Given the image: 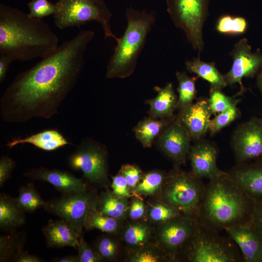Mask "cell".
Masks as SVG:
<instances>
[{
    "mask_svg": "<svg viewBox=\"0 0 262 262\" xmlns=\"http://www.w3.org/2000/svg\"><path fill=\"white\" fill-rule=\"evenodd\" d=\"M180 111L177 119L186 128L191 139L196 142L203 139L213 115L208 98H200Z\"/></svg>",
    "mask_w": 262,
    "mask_h": 262,
    "instance_id": "2e32d148",
    "label": "cell"
},
{
    "mask_svg": "<svg viewBox=\"0 0 262 262\" xmlns=\"http://www.w3.org/2000/svg\"><path fill=\"white\" fill-rule=\"evenodd\" d=\"M16 167V163L13 159L2 156L0 159V187L1 188L8 180Z\"/></svg>",
    "mask_w": 262,
    "mask_h": 262,
    "instance_id": "ee69618b",
    "label": "cell"
},
{
    "mask_svg": "<svg viewBox=\"0 0 262 262\" xmlns=\"http://www.w3.org/2000/svg\"><path fill=\"white\" fill-rule=\"evenodd\" d=\"M255 206L253 200L227 172L205 184L196 220L220 232L228 227L251 224Z\"/></svg>",
    "mask_w": 262,
    "mask_h": 262,
    "instance_id": "3957f363",
    "label": "cell"
},
{
    "mask_svg": "<svg viewBox=\"0 0 262 262\" xmlns=\"http://www.w3.org/2000/svg\"><path fill=\"white\" fill-rule=\"evenodd\" d=\"M191 140L186 128L177 119L162 131L158 143L162 150L178 165L185 162L192 147Z\"/></svg>",
    "mask_w": 262,
    "mask_h": 262,
    "instance_id": "5bb4252c",
    "label": "cell"
},
{
    "mask_svg": "<svg viewBox=\"0 0 262 262\" xmlns=\"http://www.w3.org/2000/svg\"><path fill=\"white\" fill-rule=\"evenodd\" d=\"M205 184L191 172L176 169L166 176L161 194V200L184 216L196 220Z\"/></svg>",
    "mask_w": 262,
    "mask_h": 262,
    "instance_id": "52a82bcc",
    "label": "cell"
},
{
    "mask_svg": "<svg viewBox=\"0 0 262 262\" xmlns=\"http://www.w3.org/2000/svg\"><path fill=\"white\" fill-rule=\"evenodd\" d=\"M228 237L222 236L219 232L197 223L193 234L180 251L178 260L182 258L190 262H244L237 246Z\"/></svg>",
    "mask_w": 262,
    "mask_h": 262,
    "instance_id": "5b68a950",
    "label": "cell"
},
{
    "mask_svg": "<svg viewBox=\"0 0 262 262\" xmlns=\"http://www.w3.org/2000/svg\"><path fill=\"white\" fill-rule=\"evenodd\" d=\"M224 230L237 246L244 262H262V233L251 224L231 226Z\"/></svg>",
    "mask_w": 262,
    "mask_h": 262,
    "instance_id": "e0dca14e",
    "label": "cell"
},
{
    "mask_svg": "<svg viewBox=\"0 0 262 262\" xmlns=\"http://www.w3.org/2000/svg\"><path fill=\"white\" fill-rule=\"evenodd\" d=\"M53 262H80L78 255H69L55 258L51 260Z\"/></svg>",
    "mask_w": 262,
    "mask_h": 262,
    "instance_id": "c3c4849f",
    "label": "cell"
},
{
    "mask_svg": "<svg viewBox=\"0 0 262 262\" xmlns=\"http://www.w3.org/2000/svg\"><path fill=\"white\" fill-rule=\"evenodd\" d=\"M57 35L42 19L4 3L0 4V54L14 61L43 58L58 46Z\"/></svg>",
    "mask_w": 262,
    "mask_h": 262,
    "instance_id": "7a4b0ae2",
    "label": "cell"
},
{
    "mask_svg": "<svg viewBox=\"0 0 262 262\" xmlns=\"http://www.w3.org/2000/svg\"><path fill=\"white\" fill-rule=\"evenodd\" d=\"M240 115V112L235 104L229 109L216 115L211 119L208 131L211 135L219 132L234 121Z\"/></svg>",
    "mask_w": 262,
    "mask_h": 262,
    "instance_id": "e575fe53",
    "label": "cell"
},
{
    "mask_svg": "<svg viewBox=\"0 0 262 262\" xmlns=\"http://www.w3.org/2000/svg\"><path fill=\"white\" fill-rule=\"evenodd\" d=\"M218 155V149L213 142L204 139L196 141L188 155L191 173L199 179L209 180L226 174L217 166Z\"/></svg>",
    "mask_w": 262,
    "mask_h": 262,
    "instance_id": "9a60e30c",
    "label": "cell"
},
{
    "mask_svg": "<svg viewBox=\"0 0 262 262\" xmlns=\"http://www.w3.org/2000/svg\"><path fill=\"white\" fill-rule=\"evenodd\" d=\"M24 175L34 180L48 182L62 194L88 189L87 183L82 179L66 171L41 167L33 168L25 172Z\"/></svg>",
    "mask_w": 262,
    "mask_h": 262,
    "instance_id": "ac0fdd59",
    "label": "cell"
},
{
    "mask_svg": "<svg viewBox=\"0 0 262 262\" xmlns=\"http://www.w3.org/2000/svg\"><path fill=\"white\" fill-rule=\"evenodd\" d=\"M128 198L118 196L107 190L98 196L96 208L103 215L120 220L127 214Z\"/></svg>",
    "mask_w": 262,
    "mask_h": 262,
    "instance_id": "cb8c5ba5",
    "label": "cell"
},
{
    "mask_svg": "<svg viewBox=\"0 0 262 262\" xmlns=\"http://www.w3.org/2000/svg\"><path fill=\"white\" fill-rule=\"evenodd\" d=\"M246 27V21L244 18L227 15L218 20L216 30L224 33L240 34L245 32Z\"/></svg>",
    "mask_w": 262,
    "mask_h": 262,
    "instance_id": "d590c367",
    "label": "cell"
},
{
    "mask_svg": "<svg viewBox=\"0 0 262 262\" xmlns=\"http://www.w3.org/2000/svg\"><path fill=\"white\" fill-rule=\"evenodd\" d=\"M111 188L113 193L119 197L129 198L135 196L131 194L127 180L120 173L112 177Z\"/></svg>",
    "mask_w": 262,
    "mask_h": 262,
    "instance_id": "b9f144b4",
    "label": "cell"
},
{
    "mask_svg": "<svg viewBox=\"0 0 262 262\" xmlns=\"http://www.w3.org/2000/svg\"><path fill=\"white\" fill-rule=\"evenodd\" d=\"M230 146L236 164L262 158V117H253L238 125Z\"/></svg>",
    "mask_w": 262,
    "mask_h": 262,
    "instance_id": "8fae6325",
    "label": "cell"
},
{
    "mask_svg": "<svg viewBox=\"0 0 262 262\" xmlns=\"http://www.w3.org/2000/svg\"><path fill=\"white\" fill-rule=\"evenodd\" d=\"M18 191V195L16 200L25 212L33 213L39 209L44 208L46 201L42 198L33 183L21 186Z\"/></svg>",
    "mask_w": 262,
    "mask_h": 262,
    "instance_id": "1f68e13d",
    "label": "cell"
},
{
    "mask_svg": "<svg viewBox=\"0 0 262 262\" xmlns=\"http://www.w3.org/2000/svg\"><path fill=\"white\" fill-rule=\"evenodd\" d=\"M186 69L208 82L211 88L222 89L227 84L224 76L218 70L213 63L202 61L200 57L185 62Z\"/></svg>",
    "mask_w": 262,
    "mask_h": 262,
    "instance_id": "d4e9b609",
    "label": "cell"
},
{
    "mask_svg": "<svg viewBox=\"0 0 262 262\" xmlns=\"http://www.w3.org/2000/svg\"><path fill=\"white\" fill-rule=\"evenodd\" d=\"M42 230L48 246L51 247L70 246L77 249L79 238L82 235L61 218L49 220Z\"/></svg>",
    "mask_w": 262,
    "mask_h": 262,
    "instance_id": "ffe728a7",
    "label": "cell"
},
{
    "mask_svg": "<svg viewBox=\"0 0 262 262\" xmlns=\"http://www.w3.org/2000/svg\"><path fill=\"white\" fill-rule=\"evenodd\" d=\"M176 75L178 82L177 90L179 93L177 108L180 110L192 104L195 98L197 77H190L184 72L177 71Z\"/></svg>",
    "mask_w": 262,
    "mask_h": 262,
    "instance_id": "4dcf8cb0",
    "label": "cell"
},
{
    "mask_svg": "<svg viewBox=\"0 0 262 262\" xmlns=\"http://www.w3.org/2000/svg\"><path fill=\"white\" fill-rule=\"evenodd\" d=\"M13 61L14 60L10 57L5 54H0V83H2L5 80L9 66Z\"/></svg>",
    "mask_w": 262,
    "mask_h": 262,
    "instance_id": "bcb514c9",
    "label": "cell"
},
{
    "mask_svg": "<svg viewBox=\"0 0 262 262\" xmlns=\"http://www.w3.org/2000/svg\"><path fill=\"white\" fill-rule=\"evenodd\" d=\"M131 262H157L168 260L165 255L148 245L134 250L129 257Z\"/></svg>",
    "mask_w": 262,
    "mask_h": 262,
    "instance_id": "74e56055",
    "label": "cell"
},
{
    "mask_svg": "<svg viewBox=\"0 0 262 262\" xmlns=\"http://www.w3.org/2000/svg\"><path fill=\"white\" fill-rule=\"evenodd\" d=\"M221 89L211 88L208 98L213 115L218 114L237 104L238 99L224 94Z\"/></svg>",
    "mask_w": 262,
    "mask_h": 262,
    "instance_id": "836d02e7",
    "label": "cell"
},
{
    "mask_svg": "<svg viewBox=\"0 0 262 262\" xmlns=\"http://www.w3.org/2000/svg\"><path fill=\"white\" fill-rule=\"evenodd\" d=\"M197 225L195 219L184 216L159 225L157 240L168 260H178L180 251L193 234Z\"/></svg>",
    "mask_w": 262,
    "mask_h": 262,
    "instance_id": "7c38bea8",
    "label": "cell"
},
{
    "mask_svg": "<svg viewBox=\"0 0 262 262\" xmlns=\"http://www.w3.org/2000/svg\"><path fill=\"white\" fill-rule=\"evenodd\" d=\"M251 225L262 233V202L255 204Z\"/></svg>",
    "mask_w": 262,
    "mask_h": 262,
    "instance_id": "f6af8a7d",
    "label": "cell"
},
{
    "mask_svg": "<svg viewBox=\"0 0 262 262\" xmlns=\"http://www.w3.org/2000/svg\"><path fill=\"white\" fill-rule=\"evenodd\" d=\"M26 212L17 204L16 198L1 193L0 195V229L11 232L22 226Z\"/></svg>",
    "mask_w": 262,
    "mask_h": 262,
    "instance_id": "603a6c76",
    "label": "cell"
},
{
    "mask_svg": "<svg viewBox=\"0 0 262 262\" xmlns=\"http://www.w3.org/2000/svg\"><path fill=\"white\" fill-rule=\"evenodd\" d=\"M28 7L30 15L38 19L53 15L56 10L55 3H52L48 0H31L28 3Z\"/></svg>",
    "mask_w": 262,
    "mask_h": 262,
    "instance_id": "f35d334b",
    "label": "cell"
},
{
    "mask_svg": "<svg viewBox=\"0 0 262 262\" xmlns=\"http://www.w3.org/2000/svg\"><path fill=\"white\" fill-rule=\"evenodd\" d=\"M258 84L260 90L262 92V68L258 77Z\"/></svg>",
    "mask_w": 262,
    "mask_h": 262,
    "instance_id": "681fc988",
    "label": "cell"
},
{
    "mask_svg": "<svg viewBox=\"0 0 262 262\" xmlns=\"http://www.w3.org/2000/svg\"><path fill=\"white\" fill-rule=\"evenodd\" d=\"M44 260L39 257L29 253L23 249L19 254L16 262H42Z\"/></svg>",
    "mask_w": 262,
    "mask_h": 262,
    "instance_id": "7dc6e473",
    "label": "cell"
},
{
    "mask_svg": "<svg viewBox=\"0 0 262 262\" xmlns=\"http://www.w3.org/2000/svg\"><path fill=\"white\" fill-rule=\"evenodd\" d=\"M233 64L230 70L224 75L227 85L239 83L240 94L245 90L242 85L243 78L251 77L262 68V54L252 52L247 40L243 38L234 45L231 52Z\"/></svg>",
    "mask_w": 262,
    "mask_h": 262,
    "instance_id": "4fadbf2b",
    "label": "cell"
},
{
    "mask_svg": "<svg viewBox=\"0 0 262 262\" xmlns=\"http://www.w3.org/2000/svg\"><path fill=\"white\" fill-rule=\"evenodd\" d=\"M95 36L80 31L32 67L18 74L0 98V115L9 123L49 119L76 85L85 65L87 48Z\"/></svg>",
    "mask_w": 262,
    "mask_h": 262,
    "instance_id": "6da1fadb",
    "label": "cell"
},
{
    "mask_svg": "<svg viewBox=\"0 0 262 262\" xmlns=\"http://www.w3.org/2000/svg\"><path fill=\"white\" fill-rule=\"evenodd\" d=\"M127 26L106 67V78H125L133 72L147 36L156 19L154 11L147 12L129 7L126 10Z\"/></svg>",
    "mask_w": 262,
    "mask_h": 262,
    "instance_id": "277c9868",
    "label": "cell"
},
{
    "mask_svg": "<svg viewBox=\"0 0 262 262\" xmlns=\"http://www.w3.org/2000/svg\"><path fill=\"white\" fill-rule=\"evenodd\" d=\"M30 144L46 151L56 150L71 144L57 130H45L24 138H14L6 144L10 149L19 144Z\"/></svg>",
    "mask_w": 262,
    "mask_h": 262,
    "instance_id": "44dd1931",
    "label": "cell"
},
{
    "mask_svg": "<svg viewBox=\"0 0 262 262\" xmlns=\"http://www.w3.org/2000/svg\"><path fill=\"white\" fill-rule=\"evenodd\" d=\"M26 236L21 232H10L0 237V262H16L23 249Z\"/></svg>",
    "mask_w": 262,
    "mask_h": 262,
    "instance_id": "4316f807",
    "label": "cell"
},
{
    "mask_svg": "<svg viewBox=\"0 0 262 262\" xmlns=\"http://www.w3.org/2000/svg\"><path fill=\"white\" fill-rule=\"evenodd\" d=\"M167 12L175 26L185 33L199 55L204 47L202 29L209 0H166Z\"/></svg>",
    "mask_w": 262,
    "mask_h": 262,
    "instance_id": "ba28073f",
    "label": "cell"
},
{
    "mask_svg": "<svg viewBox=\"0 0 262 262\" xmlns=\"http://www.w3.org/2000/svg\"><path fill=\"white\" fill-rule=\"evenodd\" d=\"M119 173L123 175L127 180L131 193L136 186L142 176L140 168L135 165L130 164L123 165Z\"/></svg>",
    "mask_w": 262,
    "mask_h": 262,
    "instance_id": "60d3db41",
    "label": "cell"
},
{
    "mask_svg": "<svg viewBox=\"0 0 262 262\" xmlns=\"http://www.w3.org/2000/svg\"><path fill=\"white\" fill-rule=\"evenodd\" d=\"M146 213L150 222L159 225L182 216L176 209L162 200L150 204Z\"/></svg>",
    "mask_w": 262,
    "mask_h": 262,
    "instance_id": "d6a6232c",
    "label": "cell"
},
{
    "mask_svg": "<svg viewBox=\"0 0 262 262\" xmlns=\"http://www.w3.org/2000/svg\"><path fill=\"white\" fill-rule=\"evenodd\" d=\"M146 212L144 202L139 196H136L129 205L127 214L131 219L136 221L144 217Z\"/></svg>",
    "mask_w": 262,
    "mask_h": 262,
    "instance_id": "7bdbcfd3",
    "label": "cell"
},
{
    "mask_svg": "<svg viewBox=\"0 0 262 262\" xmlns=\"http://www.w3.org/2000/svg\"><path fill=\"white\" fill-rule=\"evenodd\" d=\"M80 262H99L101 258L94 249L91 248L82 235L78 240L77 249Z\"/></svg>",
    "mask_w": 262,
    "mask_h": 262,
    "instance_id": "ab89813d",
    "label": "cell"
},
{
    "mask_svg": "<svg viewBox=\"0 0 262 262\" xmlns=\"http://www.w3.org/2000/svg\"><path fill=\"white\" fill-rule=\"evenodd\" d=\"M74 170H81L90 183L104 186L108 182V162L105 147L91 139H83L68 158Z\"/></svg>",
    "mask_w": 262,
    "mask_h": 262,
    "instance_id": "9c48e42d",
    "label": "cell"
},
{
    "mask_svg": "<svg viewBox=\"0 0 262 262\" xmlns=\"http://www.w3.org/2000/svg\"><path fill=\"white\" fill-rule=\"evenodd\" d=\"M228 173L255 204L262 202V158L236 164Z\"/></svg>",
    "mask_w": 262,
    "mask_h": 262,
    "instance_id": "d6986e66",
    "label": "cell"
},
{
    "mask_svg": "<svg viewBox=\"0 0 262 262\" xmlns=\"http://www.w3.org/2000/svg\"><path fill=\"white\" fill-rule=\"evenodd\" d=\"M97 198V194L87 189L53 198L46 201L43 209L66 221L82 234L86 217Z\"/></svg>",
    "mask_w": 262,
    "mask_h": 262,
    "instance_id": "30bf717a",
    "label": "cell"
},
{
    "mask_svg": "<svg viewBox=\"0 0 262 262\" xmlns=\"http://www.w3.org/2000/svg\"><path fill=\"white\" fill-rule=\"evenodd\" d=\"M154 89L157 92L156 97L147 101L150 106L151 118L171 119L178 100L172 84L168 83L164 87L157 86Z\"/></svg>",
    "mask_w": 262,
    "mask_h": 262,
    "instance_id": "7402d4cb",
    "label": "cell"
},
{
    "mask_svg": "<svg viewBox=\"0 0 262 262\" xmlns=\"http://www.w3.org/2000/svg\"><path fill=\"white\" fill-rule=\"evenodd\" d=\"M170 122L164 119L158 120L152 118H146L140 121L135 127V136L144 147H149L154 139Z\"/></svg>",
    "mask_w": 262,
    "mask_h": 262,
    "instance_id": "f1b7e54d",
    "label": "cell"
},
{
    "mask_svg": "<svg viewBox=\"0 0 262 262\" xmlns=\"http://www.w3.org/2000/svg\"><path fill=\"white\" fill-rule=\"evenodd\" d=\"M152 229L146 222L137 221L125 227L122 238L129 247L136 249L148 245L151 237Z\"/></svg>",
    "mask_w": 262,
    "mask_h": 262,
    "instance_id": "484cf974",
    "label": "cell"
},
{
    "mask_svg": "<svg viewBox=\"0 0 262 262\" xmlns=\"http://www.w3.org/2000/svg\"><path fill=\"white\" fill-rule=\"evenodd\" d=\"M55 5L53 17L59 29L80 27L95 21L101 25L105 39L119 41L120 38L114 34L111 27L112 14L103 0H58Z\"/></svg>",
    "mask_w": 262,
    "mask_h": 262,
    "instance_id": "8992f818",
    "label": "cell"
},
{
    "mask_svg": "<svg viewBox=\"0 0 262 262\" xmlns=\"http://www.w3.org/2000/svg\"><path fill=\"white\" fill-rule=\"evenodd\" d=\"M119 221V219L100 213L97 209L96 204L86 217L84 229L87 230L97 229L107 234L115 233L120 226Z\"/></svg>",
    "mask_w": 262,
    "mask_h": 262,
    "instance_id": "f546056e",
    "label": "cell"
},
{
    "mask_svg": "<svg viewBox=\"0 0 262 262\" xmlns=\"http://www.w3.org/2000/svg\"><path fill=\"white\" fill-rule=\"evenodd\" d=\"M118 249L116 240L107 235H103L97 240L94 248L102 261L115 260L117 254Z\"/></svg>",
    "mask_w": 262,
    "mask_h": 262,
    "instance_id": "8d00e7d4",
    "label": "cell"
},
{
    "mask_svg": "<svg viewBox=\"0 0 262 262\" xmlns=\"http://www.w3.org/2000/svg\"><path fill=\"white\" fill-rule=\"evenodd\" d=\"M166 176L159 170H152L142 175L131 192L135 196H153L160 194Z\"/></svg>",
    "mask_w": 262,
    "mask_h": 262,
    "instance_id": "83f0119b",
    "label": "cell"
}]
</instances>
